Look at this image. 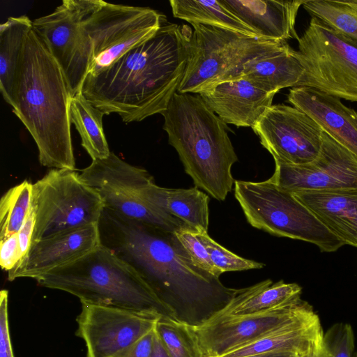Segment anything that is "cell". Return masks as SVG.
<instances>
[{"label": "cell", "instance_id": "6da1fadb", "mask_svg": "<svg viewBox=\"0 0 357 357\" xmlns=\"http://www.w3.org/2000/svg\"><path fill=\"white\" fill-rule=\"evenodd\" d=\"M101 243L131 266L176 321L200 326L242 291L200 269L174 232L121 216L104 207Z\"/></svg>", "mask_w": 357, "mask_h": 357}, {"label": "cell", "instance_id": "7a4b0ae2", "mask_svg": "<svg viewBox=\"0 0 357 357\" xmlns=\"http://www.w3.org/2000/svg\"><path fill=\"white\" fill-rule=\"evenodd\" d=\"M192 32L188 25L165 23L108 67L89 73L81 93L105 114H117L126 123L162 114L184 76Z\"/></svg>", "mask_w": 357, "mask_h": 357}, {"label": "cell", "instance_id": "3957f363", "mask_svg": "<svg viewBox=\"0 0 357 357\" xmlns=\"http://www.w3.org/2000/svg\"><path fill=\"white\" fill-rule=\"evenodd\" d=\"M72 97L60 66L31 29L25 40L11 107L33 139L44 167L75 170L69 116Z\"/></svg>", "mask_w": 357, "mask_h": 357}, {"label": "cell", "instance_id": "277c9868", "mask_svg": "<svg viewBox=\"0 0 357 357\" xmlns=\"http://www.w3.org/2000/svg\"><path fill=\"white\" fill-rule=\"evenodd\" d=\"M161 114L169 144L195 187L224 201L234 183L231 167L238 161L227 124L198 93L176 92Z\"/></svg>", "mask_w": 357, "mask_h": 357}, {"label": "cell", "instance_id": "5b68a950", "mask_svg": "<svg viewBox=\"0 0 357 357\" xmlns=\"http://www.w3.org/2000/svg\"><path fill=\"white\" fill-rule=\"evenodd\" d=\"M36 280L43 287L73 294L82 303L124 308L176 320L137 271L102 243L83 257Z\"/></svg>", "mask_w": 357, "mask_h": 357}, {"label": "cell", "instance_id": "8992f818", "mask_svg": "<svg viewBox=\"0 0 357 357\" xmlns=\"http://www.w3.org/2000/svg\"><path fill=\"white\" fill-rule=\"evenodd\" d=\"M234 195L252 227L272 235L314 244L333 252L344 245L295 195L269 179L234 181Z\"/></svg>", "mask_w": 357, "mask_h": 357}, {"label": "cell", "instance_id": "52a82bcc", "mask_svg": "<svg viewBox=\"0 0 357 357\" xmlns=\"http://www.w3.org/2000/svg\"><path fill=\"white\" fill-rule=\"evenodd\" d=\"M193 29L188 63L177 92L199 93L227 81L247 61L287 43L251 37L231 30L201 24Z\"/></svg>", "mask_w": 357, "mask_h": 357}, {"label": "cell", "instance_id": "ba28073f", "mask_svg": "<svg viewBox=\"0 0 357 357\" xmlns=\"http://www.w3.org/2000/svg\"><path fill=\"white\" fill-rule=\"evenodd\" d=\"M36 222L32 242L97 223L105 205L75 170L52 169L33 183Z\"/></svg>", "mask_w": 357, "mask_h": 357}, {"label": "cell", "instance_id": "9c48e42d", "mask_svg": "<svg viewBox=\"0 0 357 357\" xmlns=\"http://www.w3.org/2000/svg\"><path fill=\"white\" fill-rule=\"evenodd\" d=\"M297 40L304 68L300 86L357 102V39L312 17Z\"/></svg>", "mask_w": 357, "mask_h": 357}, {"label": "cell", "instance_id": "30bf717a", "mask_svg": "<svg viewBox=\"0 0 357 357\" xmlns=\"http://www.w3.org/2000/svg\"><path fill=\"white\" fill-rule=\"evenodd\" d=\"M165 23V16L150 8L86 0L82 26L91 45L88 74L108 67Z\"/></svg>", "mask_w": 357, "mask_h": 357}, {"label": "cell", "instance_id": "8fae6325", "mask_svg": "<svg viewBox=\"0 0 357 357\" xmlns=\"http://www.w3.org/2000/svg\"><path fill=\"white\" fill-rule=\"evenodd\" d=\"M86 0H63L52 13L32 21V29L60 66L72 96L81 91L91 61L82 26Z\"/></svg>", "mask_w": 357, "mask_h": 357}, {"label": "cell", "instance_id": "7c38bea8", "mask_svg": "<svg viewBox=\"0 0 357 357\" xmlns=\"http://www.w3.org/2000/svg\"><path fill=\"white\" fill-rule=\"evenodd\" d=\"M315 314L312 306L300 297L269 311L242 316H215L200 326L191 327L204 357H220Z\"/></svg>", "mask_w": 357, "mask_h": 357}, {"label": "cell", "instance_id": "4fadbf2b", "mask_svg": "<svg viewBox=\"0 0 357 357\" xmlns=\"http://www.w3.org/2000/svg\"><path fill=\"white\" fill-rule=\"evenodd\" d=\"M252 128L274 160L304 165L316 159L321 149L324 130L294 106L272 105Z\"/></svg>", "mask_w": 357, "mask_h": 357}, {"label": "cell", "instance_id": "5bb4252c", "mask_svg": "<svg viewBox=\"0 0 357 357\" xmlns=\"http://www.w3.org/2000/svg\"><path fill=\"white\" fill-rule=\"evenodd\" d=\"M160 318L130 310L82 303L77 335L86 347V357H111L155 328Z\"/></svg>", "mask_w": 357, "mask_h": 357}, {"label": "cell", "instance_id": "9a60e30c", "mask_svg": "<svg viewBox=\"0 0 357 357\" xmlns=\"http://www.w3.org/2000/svg\"><path fill=\"white\" fill-rule=\"evenodd\" d=\"M269 180L292 193L357 188V157L324 132L316 159L300 165L275 160V172Z\"/></svg>", "mask_w": 357, "mask_h": 357}, {"label": "cell", "instance_id": "2e32d148", "mask_svg": "<svg viewBox=\"0 0 357 357\" xmlns=\"http://www.w3.org/2000/svg\"><path fill=\"white\" fill-rule=\"evenodd\" d=\"M101 244L98 222L32 242L20 264L8 272V280L33 278L86 255Z\"/></svg>", "mask_w": 357, "mask_h": 357}, {"label": "cell", "instance_id": "e0dca14e", "mask_svg": "<svg viewBox=\"0 0 357 357\" xmlns=\"http://www.w3.org/2000/svg\"><path fill=\"white\" fill-rule=\"evenodd\" d=\"M198 94L225 123L252 128L272 105L275 93L241 78L216 84Z\"/></svg>", "mask_w": 357, "mask_h": 357}, {"label": "cell", "instance_id": "ac0fdd59", "mask_svg": "<svg viewBox=\"0 0 357 357\" xmlns=\"http://www.w3.org/2000/svg\"><path fill=\"white\" fill-rule=\"evenodd\" d=\"M287 100L314 119L321 129L357 157V112L340 98L307 86L289 89Z\"/></svg>", "mask_w": 357, "mask_h": 357}, {"label": "cell", "instance_id": "d6986e66", "mask_svg": "<svg viewBox=\"0 0 357 357\" xmlns=\"http://www.w3.org/2000/svg\"><path fill=\"white\" fill-rule=\"evenodd\" d=\"M259 38L273 41L299 38L296 19L303 0H220Z\"/></svg>", "mask_w": 357, "mask_h": 357}, {"label": "cell", "instance_id": "ffe728a7", "mask_svg": "<svg viewBox=\"0 0 357 357\" xmlns=\"http://www.w3.org/2000/svg\"><path fill=\"white\" fill-rule=\"evenodd\" d=\"M293 194L344 245L357 247V188Z\"/></svg>", "mask_w": 357, "mask_h": 357}, {"label": "cell", "instance_id": "44dd1931", "mask_svg": "<svg viewBox=\"0 0 357 357\" xmlns=\"http://www.w3.org/2000/svg\"><path fill=\"white\" fill-rule=\"evenodd\" d=\"M303 74L298 51L287 43L270 53L247 61L227 81L243 78L258 89L276 93L284 88L300 86Z\"/></svg>", "mask_w": 357, "mask_h": 357}, {"label": "cell", "instance_id": "7402d4cb", "mask_svg": "<svg viewBox=\"0 0 357 357\" xmlns=\"http://www.w3.org/2000/svg\"><path fill=\"white\" fill-rule=\"evenodd\" d=\"M136 192L162 211L181 220L192 230L208 231L209 197L198 188L173 189L153 183Z\"/></svg>", "mask_w": 357, "mask_h": 357}, {"label": "cell", "instance_id": "603a6c76", "mask_svg": "<svg viewBox=\"0 0 357 357\" xmlns=\"http://www.w3.org/2000/svg\"><path fill=\"white\" fill-rule=\"evenodd\" d=\"M96 190L105 208L126 218L174 233L181 229H192L181 220L142 199L135 191L118 187H102Z\"/></svg>", "mask_w": 357, "mask_h": 357}, {"label": "cell", "instance_id": "cb8c5ba5", "mask_svg": "<svg viewBox=\"0 0 357 357\" xmlns=\"http://www.w3.org/2000/svg\"><path fill=\"white\" fill-rule=\"evenodd\" d=\"M32 29L26 15L10 17L0 26V91L10 106L25 40Z\"/></svg>", "mask_w": 357, "mask_h": 357}, {"label": "cell", "instance_id": "d4e9b609", "mask_svg": "<svg viewBox=\"0 0 357 357\" xmlns=\"http://www.w3.org/2000/svg\"><path fill=\"white\" fill-rule=\"evenodd\" d=\"M105 113L93 105L80 92L71 98L69 116L78 131L82 146L92 160L103 159L111 153L103 131Z\"/></svg>", "mask_w": 357, "mask_h": 357}, {"label": "cell", "instance_id": "484cf974", "mask_svg": "<svg viewBox=\"0 0 357 357\" xmlns=\"http://www.w3.org/2000/svg\"><path fill=\"white\" fill-rule=\"evenodd\" d=\"M302 288L296 283L268 279L253 285L250 295L241 303L231 301L215 316H242L269 311L300 298Z\"/></svg>", "mask_w": 357, "mask_h": 357}, {"label": "cell", "instance_id": "4316f807", "mask_svg": "<svg viewBox=\"0 0 357 357\" xmlns=\"http://www.w3.org/2000/svg\"><path fill=\"white\" fill-rule=\"evenodd\" d=\"M174 17L190 24H201L259 38L219 1L170 0Z\"/></svg>", "mask_w": 357, "mask_h": 357}, {"label": "cell", "instance_id": "83f0119b", "mask_svg": "<svg viewBox=\"0 0 357 357\" xmlns=\"http://www.w3.org/2000/svg\"><path fill=\"white\" fill-rule=\"evenodd\" d=\"M33 183L24 181L8 189L0 200V239L19 232L30 211Z\"/></svg>", "mask_w": 357, "mask_h": 357}, {"label": "cell", "instance_id": "f1b7e54d", "mask_svg": "<svg viewBox=\"0 0 357 357\" xmlns=\"http://www.w3.org/2000/svg\"><path fill=\"white\" fill-rule=\"evenodd\" d=\"M302 6L312 17L357 39V0H307Z\"/></svg>", "mask_w": 357, "mask_h": 357}, {"label": "cell", "instance_id": "f546056e", "mask_svg": "<svg viewBox=\"0 0 357 357\" xmlns=\"http://www.w3.org/2000/svg\"><path fill=\"white\" fill-rule=\"evenodd\" d=\"M155 332L169 357H204L192 327L171 319H159Z\"/></svg>", "mask_w": 357, "mask_h": 357}, {"label": "cell", "instance_id": "4dcf8cb0", "mask_svg": "<svg viewBox=\"0 0 357 357\" xmlns=\"http://www.w3.org/2000/svg\"><path fill=\"white\" fill-rule=\"evenodd\" d=\"M197 238L207 250L213 264L223 273L263 268L265 264L247 259L229 251L213 240L207 232L195 231Z\"/></svg>", "mask_w": 357, "mask_h": 357}, {"label": "cell", "instance_id": "1f68e13d", "mask_svg": "<svg viewBox=\"0 0 357 357\" xmlns=\"http://www.w3.org/2000/svg\"><path fill=\"white\" fill-rule=\"evenodd\" d=\"M323 347L330 357H353L354 334L347 323H336L323 335Z\"/></svg>", "mask_w": 357, "mask_h": 357}, {"label": "cell", "instance_id": "d6a6232c", "mask_svg": "<svg viewBox=\"0 0 357 357\" xmlns=\"http://www.w3.org/2000/svg\"><path fill=\"white\" fill-rule=\"evenodd\" d=\"M174 234L196 266L215 277L220 276L222 273L213 264L205 246L197 238L195 231L185 228Z\"/></svg>", "mask_w": 357, "mask_h": 357}, {"label": "cell", "instance_id": "836d02e7", "mask_svg": "<svg viewBox=\"0 0 357 357\" xmlns=\"http://www.w3.org/2000/svg\"><path fill=\"white\" fill-rule=\"evenodd\" d=\"M0 357H15L8 322V291H0Z\"/></svg>", "mask_w": 357, "mask_h": 357}, {"label": "cell", "instance_id": "e575fe53", "mask_svg": "<svg viewBox=\"0 0 357 357\" xmlns=\"http://www.w3.org/2000/svg\"><path fill=\"white\" fill-rule=\"evenodd\" d=\"M20 259L17 234L0 239V265L3 271L15 268Z\"/></svg>", "mask_w": 357, "mask_h": 357}, {"label": "cell", "instance_id": "d590c367", "mask_svg": "<svg viewBox=\"0 0 357 357\" xmlns=\"http://www.w3.org/2000/svg\"><path fill=\"white\" fill-rule=\"evenodd\" d=\"M155 337L154 328L139 340L123 349L111 357H151Z\"/></svg>", "mask_w": 357, "mask_h": 357}, {"label": "cell", "instance_id": "8d00e7d4", "mask_svg": "<svg viewBox=\"0 0 357 357\" xmlns=\"http://www.w3.org/2000/svg\"><path fill=\"white\" fill-rule=\"evenodd\" d=\"M35 211L31 205L30 211L26 218V220L24 222L20 230L17 233L19 248L21 258L20 261L28 252L32 243V238L35 227Z\"/></svg>", "mask_w": 357, "mask_h": 357}, {"label": "cell", "instance_id": "74e56055", "mask_svg": "<svg viewBox=\"0 0 357 357\" xmlns=\"http://www.w3.org/2000/svg\"><path fill=\"white\" fill-rule=\"evenodd\" d=\"M303 356H300L294 353L291 352H285V351H281V352H269V353H264V354H255V355H249V356H244L241 357H300Z\"/></svg>", "mask_w": 357, "mask_h": 357}, {"label": "cell", "instance_id": "f35d334b", "mask_svg": "<svg viewBox=\"0 0 357 357\" xmlns=\"http://www.w3.org/2000/svg\"><path fill=\"white\" fill-rule=\"evenodd\" d=\"M151 357H169L158 338L156 332L153 351Z\"/></svg>", "mask_w": 357, "mask_h": 357}, {"label": "cell", "instance_id": "ab89813d", "mask_svg": "<svg viewBox=\"0 0 357 357\" xmlns=\"http://www.w3.org/2000/svg\"><path fill=\"white\" fill-rule=\"evenodd\" d=\"M304 357H330L329 355L327 354L326 350L324 349V347L322 349L314 351L313 353H311L310 354H307Z\"/></svg>", "mask_w": 357, "mask_h": 357}, {"label": "cell", "instance_id": "60d3db41", "mask_svg": "<svg viewBox=\"0 0 357 357\" xmlns=\"http://www.w3.org/2000/svg\"><path fill=\"white\" fill-rule=\"evenodd\" d=\"M355 357H357V354H356Z\"/></svg>", "mask_w": 357, "mask_h": 357}, {"label": "cell", "instance_id": "b9f144b4", "mask_svg": "<svg viewBox=\"0 0 357 357\" xmlns=\"http://www.w3.org/2000/svg\"><path fill=\"white\" fill-rule=\"evenodd\" d=\"M305 356H306V355H305ZM304 356H300V357H304Z\"/></svg>", "mask_w": 357, "mask_h": 357}]
</instances>
